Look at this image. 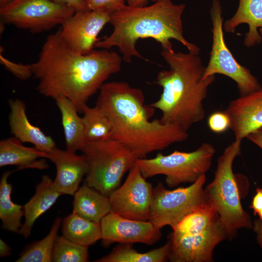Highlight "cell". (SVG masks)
Here are the masks:
<instances>
[{
  "label": "cell",
  "mask_w": 262,
  "mask_h": 262,
  "mask_svg": "<svg viewBox=\"0 0 262 262\" xmlns=\"http://www.w3.org/2000/svg\"><path fill=\"white\" fill-rule=\"evenodd\" d=\"M111 211L109 197L85 182L74 195L72 213L84 218L100 223Z\"/></svg>",
  "instance_id": "21"
},
{
  "label": "cell",
  "mask_w": 262,
  "mask_h": 262,
  "mask_svg": "<svg viewBox=\"0 0 262 262\" xmlns=\"http://www.w3.org/2000/svg\"><path fill=\"white\" fill-rule=\"evenodd\" d=\"M241 141L235 140L217 160L214 179L204 189L208 203L216 211L230 240L238 229H252L253 222L243 209L237 176L233 173L235 158L241 154Z\"/></svg>",
  "instance_id": "5"
},
{
  "label": "cell",
  "mask_w": 262,
  "mask_h": 262,
  "mask_svg": "<svg viewBox=\"0 0 262 262\" xmlns=\"http://www.w3.org/2000/svg\"><path fill=\"white\" fill-rule=\"evenodd\" d=\"M260 217V219L262 220V210L258 214Z\"/></svg>",
  "instance_id": "40"
},
{
  "label": "cell",
  "mask_w": 262,
  "mask_h": 262,
  "mask_svg": "<svg viewBox=\"0 0 262 262\" xmlns=\"http://www.w3.org/2000/svg\"><path fill=\"white\" fill-rule=\"evenodd\" d=\"M0 56L1 64L17 78L26 80L33 77L31 64L16 63L7 59L1 54Z\"/></svg>",
  "instance_id": "31"
},
{
  "label": "cell",
  "mask_w": 262,
  "mask_h": 262,
  "mask_svg": "<svg viewBox=\"0 0 262 262\" xmlns=\"http://www.w3.org/2000/svg\"><path fill=\"white\" fill-rule=\"evenodd\" d=\"M100 225L102 244L106 247L114 243L152 245L162 237L161 229L151 221L131 219L111 212L101 219Z\"/></svg>",
  "instance_id": "14"
},
{
  "label": "cell",
  "mask_w": 262,
  "mask_h": 262,
  "mask_svg": "<svg viewBox=\"0 0 262 262\" xmlns=\"http://www.w3.org/2000/svg\"><path fill=\"white\" fill-rule=\"evenodd\" d=\"M235 140L242 141L262 128V87L229 102L225 110Z\"/></svg>",
  "instance_id": "15"
},
{
  "label": "cell",
  "mask_w": 262,
  "mask_h": 262,
  "mask_svg": "<svg viewBox=\"0 0 262 262\" xmlns=\"http://www.w3.org/2000/svg\"><path fill=\"white\" fill-rule=\"evenodd\" d=\"M252 229L256 234V240L260 246L262 248V220L260 218L253 222Z\"/></svg>",
  "instance_id": "35"
},
{
  "label": "cell",
  "mask_w": 262,
  "mask_h": 262,
  "mask_svg": "<svg viewBox=\"0 0 262 262\" xmlns=\"http://www.w3.org/2000/svg\"><path fill=\"white\" fill-rule=\"evenodd\" d=\"M126 0H86L89 10H101L112 14L124 7Z\"/></svg>",
  "instance_id": "32"
},
{
  "label": "cell",
  "mask_w": 262,
  "mask_h": 262,
  "mask_svg": "<svg viewBox=\"0 0 262 262\" xmlns=\"http://www.w3.org/2000/svg\"><path fill=\"white\" fill-rule=\"evenodd\" d=\"M256 145L262 150V133L256 131L249 134L246 138Z\"/></svg>",
  "instance_id": "36"
},
{
  "label": "cell",
  "mask_w": 262,
  "mask_h": 262,
  "mask_svg": "<svg viewBox=\"0 0 262 262\" xmlns=\"http://www.w3.org/2000/svg\"><path fill=\"white\" fill-rule=\"evenodd\" d=\"M46 158L50 160L56 167V174L53 180L56 189L62 195L74 196L88 171L85 156L56 147L47 153Z\"/></svg>",
  "instance_id": "16"
},
{
  "label": "cell",
  "mask_w": 262,
  "mask_h": 262,
  "mask_svg": "<svg viewBox=\"0 0 262 262\" xmlns=\"http://www.w3.org/2000/svg\"><path fill=\"white\" fill-rule=\"evenodd\" d=\"M75 12L71 7L56 0H14L0 6L3 22L33 33L62 25Z\"/></svg>",
  "instance_id": "10"
},
{
  "label": "cell",
  "mask_w": 262,
  "mask_h": 262,
  "mask_svg": "<svg viewBox=\"0 0 262 262\" xmlns=\"http://www.w3.org/2000/svg\"><path fill=\"white\" fill-rule=\"evenodd\" d=\"M122 61L110 49L78 53L65 42L59 30L47 36L37 60L31 65L40 94L54 99L65 97L82 113L105 81L120 70Z\"/></svg>",
  "instance_id": "1"
},
{
  "label": "cell",
  "mask_w": 262,
  "mask_h": 262,
  "mask_svg": "<svg viewBox=\"0 0 262 262\" xmlns=\"http://www.w3.org/2000/svg\"><path fill=\"white\" fill-rule=\"evenodd\" d=\"M9 124L11 133L22 143H30L48 153L56 147L53 139L29 121L25 103L19 99L9 100Z\"/></svg>",
  "instance_id": "17"
},
{
  "label": "cell",
  "mask_w": 262,
  "mask_h": 262,
  "mask_svg": "<svg viewBox=\"0 0 262 262\" xmlns=\"http://www.w3.org/2000/svg\"><path fill=\"white\" fill-rule=\"evenodd\" d=\"M259 32L260 33V34L261 35V37H262V28H261L259 29Z\"/></svg>",
  "instance_id": "41"
},
{
  "label": "cell",
  "mask_w": 262,
  "mask_h": 262,
  "mask_svg": "<svg viewBox=\"0 0 262 262\" xmlns=\"http://www.w3.org/2000/svg\"><path fill=\"white\" fill-rule=\"evenodd\" d=\"M153 190L152 184L146 180L136 163L123 184L109 196L111 212L131 219L149 220Z\"/></svg>",
  "instance_id": "11"
},
{
  "label": "cell",
  "mask_w": 262,
  "mask_h": 262,
  "mask_svg": "<svg viewBox=\"0 0 262 262\" xmlns=\"http://www.w3.org/2000/svg\"><path fill=\"white\" fill-rule=\"evenodd\" d=\"M63 236L69 240L89 246L101 239L100 223H96L72 213L62 222Z\"/></svg>",
  "instance_id": "23"
},
{
  "label": "cell",
  "mask_w": 262,
  "mask_h": 262,
  "mask_svg": "<svg viewBox=\"0 0 262 262\" xmlns=\"http://www.w3.org/2000/svg\"><path fill=\"white\" fill-rule=\"evenodd\" d=\"M72 8L76 12L89 10L86 0H56Z\"/></svg>",
  "instance_id": "34"
},
{
  "label": "cell",
  "mask_w": 262,
  "mask_h": 262,
  "mask_svg": "<svg viewBox=\"0 0 262 262\" xmlns=\"http://www.w3.org/2000/svg\"><path fill=\"white\" fill-rule=\"evenodd\" d=\"M207 123L211 131L215 133H222L230 127L229 116L224 111H215L208 117Z\"/></svg>",
  "instance_id": "30"
},
{
  "label": "cell",
  "mask_w": 262,
  "mask_h": 262,
  "mask_svg": "<svg viewBox=\"0 0 262 262\" xmlns=\"http://www.w3.org/2000/svg\"><path fill=\"white\" fill-rule=\"evenodd\" d=\"M244 23L248 25L244 45L250 48L259 44L262 42L259 29L262 28V0H239L235 14L223 23V30L227 33H234L236 28Z\"/></svg>",
  "instance_id": "18"
},
{
  "label": "cell",
  "mask_w": 262,
  "mask_h": 262,
  "mask_svg": "<svg viewBox=\"0 0 262 262\" xmlns=\"http://www.w3.org/2000/svg\"><path fill=\"white\" fill-rule=\"evenodd\" d=\"M14 0H0V6L6 4Z\"/></svg>",
  "instance_id": "39"
},
{
  "label": "cell",
  "mask_w": 262,
  "mask_h": 262,
  "mask_svg": "<svg viewBox=\"0 0 262 262\" xmlns=\"http://www.w3.org/2000/svg\"><path fill=\"white\" fill-rule=\"evenodd\" d=\"M62 194L55 188L53 180L48 175L42 177L33 196L24 206V221L18 233L29 237L36 220L56 202Z\"/></svg>",
  "instance_id": "19"
},
{
  "label": "cell",
  "mask_w": 262,
  "mask_h": 262,
  "mask_svg": "<svg viewBox=\"0 0 262 262\" xmlns=\"http://www.w3.org/2000/svg\"><path fill=\"white\" fill-rule=\"evenodd\" d=\"M88 246L74 243L63 236H58L53 246L52 262H88Z\"/></svg>",
  "instance_id": "29"
},
{
  "label": "cell",
  "mask_w": 262,
  "mask_h": 262,
  "mask_svg": "<svg viewBox=\"0 0 262 262\" xmlns=\"http://www.w3.org/2000/svg\"><path fill=\"white\" fill-rule=\"evenodd\" d=\"M161 55L169 69L158 73L156 83L162 92L149 105L161 112L163 122L187 131L204 119L203 101L215 76L203 79L205 66L198 54L162 49Z\"/></svg>",
  "instance_id": "4"
},
{
  "label": "cell",
  "mask_w": 262,
  "mask_h": 262,
  "mask_svg": "<svg viewBox=\"0 0 262 262\" xmlns=\"http://www.w3.org/2000/svg\"><path fill=\"white\" fill-rule=\"evenodd\" d=\"M127 5L131 6H142L146 5L148 1L150 0L154 2L158 0H126Z\"/></svg>",
  "instance_id": "38"
},
{
  "label": "cell",
  "mask_w": 262,
  "mask_h": 262,
  "mask_svg": "<svg viewBox=\"0 0 262 262\" xmlns=\"http://www.w3.org/2000/svg\"><path fill=\"white\" fill-rule=\"evenodd\" d=\"M219 217L208 203L184 216L174 227L172 233L179 235H193L210 227Z\"/></svg>",
  "instance_id": "27"
},
{
  "label": "cell",
  "mask_w": 262,
  "mask_h": 262,
  "mask_svg": "<svg viewBox=\"0 0 262 262\" xmlns=\"http://www.w3.org/2000/svg\"><path fill=\"white\" fill-rule=\"evenodd\" d=\"M142 91L123 81L105 82L99 90L96 105L111 120L114 131L111 138L128 147L138 159L183 142L187 131L180 127L151 120L154 108L145 104Z\"/></svg>",
  "instance_id": "2"
},
{
  "label": "cell",
  "mask_w": 262,
  "mask_h": 262,
  "mask_svg": "<svg viewBox=\"0 0 262 262\" xmlns=\"http://www.w3.org/2000/svg\"><path fill=\"white\" fill-rule=\"evenodd\" d=\"M259 131L262 133V128L261 129H260V130H259L258 131Z\"/></svg>",
  "instance_id": "42"
},
{
  "label": "cell",
  "mask_w": 262,
  "mask_h": 262,
  "mask_svg": "<svg viewBox=\"0 0 262 262\" xmlns=\"http://www.w3.org/2000/svg\"><path fill=\"white\" fill-rule=\"evenodd\" d=\"M13 172H4L0 179V218L3 229L18 233L22 225L21 220L24 211V206L15 203L11 199L12 186L8 182V178Z\"/></svg>",
  "instance_id": "25"
},
{
  "label": "cell",
  "mask_w": 262,
  "mask_h": 262,
  "mask_svg": "<svg viewBox=\"0 0 262 262\" xmlns=\"http://www.w3.org/2000/svg\"><path fill=\"white\" fill-rule=\"evenodd\" d=\"M250 208L253 210L254 214H258L262 210V188H257L253 196Z\"/></svg>",
  "instance_id": "33"
},
{
  "label": "cell",
  "mask_w": 262,
  "mask_h": 262,
  "mask_svg": "<svg viewBox=\"0 0 262 262\" xmlns=\"http://www.w3.org/2000/svg\"><path fill=\"white\" fill-rule=\"evenodd\" d=\"M54 99L61 115L66 149L81 151L85 143L82 117L79 115L75 106L68 98L59 97Z\"/></svg>",
  "instance_id": "22"
},
{
  "label": "cell",
  "mask_w": 262,
  "mask_h": 262,
  "mask_svg": "<svg viewBox=\"0 0 262 262\" xmlns=\"http://www.w3.org/2000/svg\"><path fill=\"white\" fill-rule=\"evenodd\" d=\"M206 174L186 187L172 190L159 183L153 190L149 221L161 229L174 227L184 216L208 203L203 186Z\"/></svg>",
  "instance_id": "9"
},
{
  "label": "cell",
  "mask_w": 262,
  "mask_h": 262,
  "mask_svg": "<svg viewBox=\"0 0 262 262\" xmlns=\"http://www.w3.org/2000/svg\"><path fill=\"white\" fill-rule=\"evenodd\" d=\"M11 254V248L2 239H0V256L1 257H7Z\"/></svg>",
  "instance_id": "37"
},
{
  "label": "cell",
  "mask_w": 262,
  "mask_h": 262,
  "mask_svg": "<svg viewBox=\"0 0 262 262\" xmlns=\"http://www.w3.org/2000/svg\"><path fill=\"white\" fill-rule=\"evenodd\" d=\"M111 14L94 10L75 12L62 25L61 35L65 42L74 51L88 54L95 48L100 40L98 35L108 23Z\"/></svg>",
  "instance_id": "13"
},
{
  "label": "cell",
  "mask_w": 262,
  "mask_h": 262,
  "mask_svg": "<svg viewBox=\"0 0 262 262\" xmlns=\"http://www.w3.org/2000/svg\"><path fill=\"white\" fill-rule=\"evenodd\" d=\"M81 151L88 166L85 183L108 197L138 159L128 147L113 138L85 142Z\"/></svg>",
  "instance_id": "6"
},
{
  "label": "cell",
  "mask_w": 262,
  "mask_h": 262,
  "mask_svg": "<svg viewBox=\"0 0 262 262\" xmlns=\"http://www.w3.org/2000/svg\"><path fill=\"white\" fill-rule=\"evenodd\" d=\"M212 44L209 62L203 79L216 74L225 75L237 84L240 96L253 92L262 86L257 78L246 67L239 63L228 48L224 38L221 2L213 0L210 8Z\"/></svg>",
  "instance_id": "8"
},
{
  "label": "cell",
  "mask_w": 262,
  "mask_h": 262,
  "mask_svg": "<svg viewBox=\"0 0 262 262\" xmlns=\"http://www.w3.org/2000/svg\"><path fill=\"white\" fill-rule=\"evenodd\" d=\"M215 153L214 146L204 142L191 152L175 150L168 155L159 153L152 158L138 159L136 163L146 179L163 175L166 184L174 187L181 183H192L206 174Z\"/></svg>",
  "instance_id": "7"
},
{
  "label": "cell",
  "mask_w": 262,
  "mask_h": 262,
  "mask_svg": "<svg viewBox=\"0 0 262 262\" xmlns=\"http://www.w3.org/2000/svg\"><path fill=\"white\" fill-rule=\"evenodd\" d=\"M171 242L149 251L141 253L131 244H120L108 255L99 259L98 262H164L169 259Z\"/></svg>",
  "instance_id": "24"
},
{
  "label": "cell",
  "mask_w": 262,
  "mask_h": 262,
  "mask_svg": "<svg viewBox=\"0 0 262 262\" xmlns=\"http://www.w3.org/2000/svg\"><path fill=\"white\" fill-rule=\"evenodd\" d=\"M82 113L84 125L85 142L98 141L111 138L114 127L106 113L97 105L89 107L86 105Z\"/></svg>",
  "instance_id": "26"
},
{
  "label": "cell",
  "mask_w": 262,
  "mask_h": 262,
  "mask_svg": "<svg viewBox=\"0 0 262 262\" xmlns=\"http://www.w3.org/2000/svg\"><path fill=\"white\" fill-rule=\"evenodd\" d=\"M47 153L36 147H27L15 137L0 142V167L16 165L18 170L25 168L44 169L48 167L45 161Z\"/></svg>",
  "instance_id": "20"
},
{
  "label": "cell",
  "mask_w": 262,
  "mask_h": 262,
  "mask_svg": "<svg viewBox=\"0 0 262 262\" xmlns=\"http://www.w3.org/2000/svg\"><path fill=\"white\" fill-rule=\"evenodd\" d=\"M62 223L60 217L53 222L49 233L40 241L33 242L25 248L16 262H50L58 232Z\"/></svg>",
  "instance_id": "28"
},
{
  "label": "cell",
  "mask_w": 262,
  "mask_h": 262,
  "mask_svg": "<svg viewBox=\"0 0 262 262\" xmlns=\"http://www.w3.org/2000/svg\"><path fill=\"white\" fill-rule=\"evenodd\" d=\"M228 238L226 231L219 217L210 227L199 233L179 235L171 233L172 262H211L215 246Z\"/></svg>",
  "instance_id": "12"
},
{
  "label": "cell",
  "mask_w": 262,
  "mask_h": 262,
  "mask_svg": "<svg viewBox=\"0 0 262 262\" xmlns=\"http://www.w3.org/2000/svg\"><path fill=\"white\" fill-rule=\"evenodd\" d=\"M186 5L174 4L171 0H158L149 6H131L111 14L110 23L112 33L98 41L95 48L110 49L116 47L123 61L131 62L136 57L146 60L136 45L140 39L152 38L162 49L172 50L171 40H176L188 52L199 54L200 48L188 41L183 35L182 15Z\"/></svg>",
  "instance_id": "3"
}]
</instances>
